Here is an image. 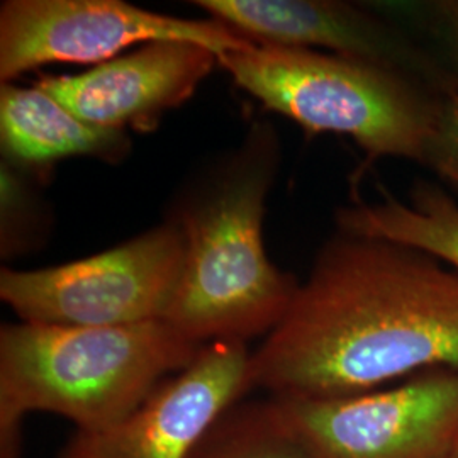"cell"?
Masks as SVG:
<instances>
[{
	"label": "cell",
	"mask_w": 458,
	"mask_h": 458,
	"mask_svg": "<svg viewBox=\"0 0 458 458\" xmlns=\"http://www.w3.org/2000/svg\"><path fill=\"white\" fill-rule=\"evenodd\" d=\"M200 346L164 319L126 327L11 323L0 329V414L51 412L94 431L136 410Z\"/></svg>",
	"instance_id": "cell-3"
},
{
	"label": "cell",
	"mask_w": 458,
	"mask_h": 458,
	"mask_svg": "<svg viewBox=\"0 0 458 458\" xmlns=\"http://www.w3.org/2000/svg\"><path fill=\"white\" fill-rule=\"evenodd\" d=\"M342 233L411 246L458 272V204L433 182H414L410 202L382 189V200H355L336 211Z\"/></svg>",
	"instance_id": "cell-12"
},
{
	"label": "cell",
	"mask_w": 458,
	"mask_h": 458,
	"mask_svg": "<svg viewBox=\"0 0 458 458\" xmlns=\"http://www.w3.org/2000/svg\"><path fill=\"white\" fill-rule=\"evenodd\" d=\"M209 13L259 45L327 48L406 75L435 94L457 79L389 21L336 0H197Z\"/></svg>",
	"instance_id": "cell-9"
},
{
	"label": "cell",
	"mask_w": 458,
	"mask_h": 458,
	"mask_svg": "<svg viewBox=\"0 0 458 458\" xmlns=\"http://www.w3.org/2000/svg\"><path fill=\"white\" fill-rule=\"evenodd\" d=\"M183 41L217 55L257 45L217 21L164 16L121 0H7L0 9V79L49 64H106L138 43Z\"/></svg>",
	"instance_id": "cell-6"
},
{
	"label": "cell",
	"mask_w": 458,
	"mask_h": 458,
	"mask_svg": "<svg viewBox=\"0 0 458 458\" xmlns=\"http://www.w3.org/2000/svg\"><path fill=\"white\" fill-rule=\"evenodd\" d=\"M185 238L175 219L79 262L2 268L0 297L24 323L126 327L164 319L181 282Z\"/></svg>",
	"instance_id": "cell-5"
},
{
	"label": "cell",
	"mask_w": 458,
	"mask_h": 458,
	"mask_svg": "<svg viewBox=\"0 0 458 458\" xmlns=\"http://www.w3.org/2000/svg\"><path fill=\"white\" fill-rule=\"evenodd\" d=\"M0 136L4 153L22 164L70 157L115 162L130 149L126 132L85 123L39 87L11 83H4L0 92Z\"/></svg>",
	"instance_id": "cell-11"
},
{
	"label": "cell",
	"mask_w": 458,
	"mask_h": 458,
	"mask_svg": "<svg viewBox=\"0 0 458 458\" xmlns=\"http://www.w3.org/2000/svg\"><path fill=\"white\" fill-rule=\"evenodd\" d=\"M458 369V272L394 242L342 233L251 352L255 389L327 399Z\"/></svg>",
	"instance_id": "cell-1"
},
{
	"label": "cell",
	"mask_w": 458,
	"mask_h": 458,
	"mask_svg": "<svg viewBox=\"0 0 458 458\" xmlns=\"http://www.w3.org/2000/svg\"><path fill=\"white\" fill-rule=\"evenodd\" d=\"M276 166L274 132L255 128L174 217L185 238V262L164 321L197 346L267 336L291 306L299 284L263 246Z\"/></svg>",
	"instance_id": "cell-2"
},
{
	"label": "cell",
	"mask_w": 458,
	"mask_h": 458,
	"mask_svg": "<svg viewBox=\"0 0 458 458\" xmlns=\"http://www.w3.org/2000/svg\"><path fill=\"white\" fill-rule=\"evenodd\" d=\"M219 65L265 107L311 132L353 138L369 155L425 165L437 96L393 70L316 49L253 45Z\"/></svg>",
	"instance_id": "cell-4"
},
{
	"label": "cell",
	"mask_w": 458,
	"mask_h": 458,
	"mask_svg": "<svg viewBox=\"0 0 458 458\" xmlns=\"http://www.w3.org/2000/svg\"><path fill=\"white\" fill-rule=\"evenodd\" d=\"M216 65L219 55L213 49L157 41L81 75L43 77L36 87L98 128L149 130L191 98Z\"/></svg>",
	"instance_id": "cell-10"
},
{
	"label": "cell",
	"mask_w": 458,
	"mask_h": 458,
	"mask_svg": "<svg viewBox=\"0 0 458 458\" xmlns=\"http://www.w3.org/2000/svg\"><path fill=\"white\" fill-rule=\"evenodd\" d=\"M414 9L423 13L428 21L431 19L435 30L442 34L443 41L457 65L458 75V0L416 4Z\"/></svg>",
	"instance_id": "cell-15"
},
{
	"label": "cell",
	"mask_w": 458,
	"mask_h": 458,
	"mask_svg": "<svg viewBox=\"0 0 458 458\" xmlns=\"http://www.w3.org/2000/svg\"><path fill=\"white\" fill-rule=\"evenodd\" d=\"M189 458H316L277 399H243L229 408Z\"/></svg>",
	"instance_id": "cell-13"
},
{
	"label": "cell",
	"mask_w": 458,
	"mask_h": 458,
	"mask_svg": "<svg viewBox=\"0 0 458 458\" xmlns=\"http://www.w3.org/2000/svg\"><path fill=\"white\" fill-rule=\"evenodd\" d=\"M450 458H458V450L457 452H455V454H454V455H452V457Z\"/></svg>",
	"instance_id": "cell-16"
},
{
	"label": "cell",
	"mask_w": 458,
	"mask_h": 458,
	"mask_svg": "<svg viewBox=\"0 0 458 458\" xmlns=\"http://www.w3.org/2000/svg\"><path fill=\"white\" fill-rule=\"evenodd\" d=\"M425 165L458 189V77L437 96V114Z\"/></svg>",
	"instance_id": "cell-14"
},
{
	"label": "cell",
	"mask_w": 458,
	"mask_h": 458,
	"mask_svg": "<svg viewBox=\"0 0 458 458\" xmlns=\"http://www.w3.org/2000/svg\"><path fill=\"white\" fill-rule=\"evenodd\" d=\"M253 389L248 344H204L128 416L75 431L55 458H189L216 421Z\"/></svg>",
	"instance_id": "cell-8"
},
{
	"label": "cell",
	"mask_w": 458,
	"mask_h": 458,
	"mask_svg": "<svg viewBox=\"0 0 458 458\" xmlns=\"http://www.w3.org/2000/svg\"><path fill=\"white\" fill-rule=\"evenodd\" d=\"M276 399L316 458H450L458 450V369L355 395Z\"/></svg>",
	"instance_id": "cell-7"
}]
</instances>
